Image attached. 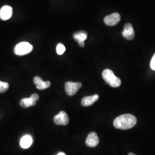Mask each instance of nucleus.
Returning <instances> with one entry per match:
<instances>
[{"label": "nucleus", "instance_id": "f257e3e1", "mask_svg": "<svg viewBox=\"0 0 155 155\" xmlns=\"http://www.w3.org/2000/svg\"><path fill=\"white\" fill-rule=\"evenodd\" d=\"M137 118L134 116L125 114L117 117L114 120L113 125L117 129L127 130L134 127L137 124Z\"/></svg>", "mask_w": 155, "mask_h": 155}, {"label": "nucleus", "instance_id": "f03ea898", "mask_svg": "<svg viewBox=\"0 0 155 155\" xmlns=\"http://www.w3.org/2000/svg\"><path fill=\"white\" fill-rule=\"evenodd\" d=\"M102 77L106 83L112 87H118L121 84V79L115 76L114 72L110 69H105L102 72Z\"/></svg>", "mask_w": 155, "mask_h": 155}, {"label": "nucleus", "instance_id": "7ed1b4c3", "mask_svg": "<svg viewBox=\"0 0 155 155\" xmlns=\"http://www.w3.org/2000/svg\"><path fill=\"white\" fill-rule=\"evenodd\" d=\"M33 50V46L28 42H21L15 46L14 52L16 55L22 56L27 55Z\"/></svg>", "mask_w": 155, "mask_h": 155}, {"label": "nucleus", "instance_id": "20e7f679", "mask_svg": "<svg viewBox=\"0 0 155 155\" xmlns=\"http://www.w3.org/2000/svg\"><path fill=\"white\" fill-rule=\"evenodd\" d=\"M82 86L81 82H67L65 83V91L68 95L72 96L76 94Z\"/></svg>", "mask_w": 155, "mask_h": 155}, {"label": "nucleus", "instance_id": "39448f33", "mask_svg": "<svg viewBox=\"0 0 155 155\" xmlns=\"http://www.w3.org/2000/svg\"><path fill=\"white\" fill-rule=\"evenodd\" d=\"M121 20V16L118 13H113L104 18V22L107 25L114 26L116 25Z\"/></svg>", "mask_w": 155, "mask_h": 155}, {"label": "nucleus", "instance_id": "423d86ee", "mask_svg": "<svg viewBox=\"0 0 155 155\" xmlns=\"http://www.w3.org/2000/svg\"><path fill=\"white\" fill-rule=\"evenodd\" d=\"M54 121L57 125H67L69 122V118L66 112L61 111L54 117Z\"/></svg>", "mask_w": 155, "mask_h": 155}, {"label": "nucleus", "instance_id": "0eeeda50", "mask_svg": "<svg viewBox=\"0 0 155 155\" xmlns=\"http://www.w3.org/2000/svg\"><path fill=\"white\" fill-rule=\"evenodd\" d=\"M122 36L125 39L131 40L134 38L135 33L133 29V26L131 24L127 23L125 25L124 31H122Z\"/></svg>", "mask_w": 155, "mask_h": 155}, {"label": "nucleus", "instance_id": "6e6552de", "mask_svg": "<svg viewBox=\"0 0 155 155\" xmlns=\"http://www.w3.org/2000/svg\"><path fill=\"white\" fill-rule=\"evenodd\" d=\"M100 140L95 132H91L89 134L86 140V144L90 147L94 148L99 144Z\"/></svg>", "mask_w": 155, "mask_h": 155}, {"label": "nucleus", "instance_id": "1a4fd4ad", "mask_svg": "<svg viewBox=\"0 0 155 155\" xmlns=\"http://www.w3.org/2000/svg\"><path fill=\"white\" fill-rule=\"evenodd\" d=\"M13 10L11 6H4L0 9V18L2 20H7L11 18Z\"/></svg>", "mask_w": 155, "mask_h": 155}, {"label": "nucleus", "instance_id": "9d476101", "mask_svg": "<svg viewBox=\"0 0 155 155\" xmlns=\"http://www.w3.org/2000/svg\"><path fill=\"white\" fill-rule=\"evenodd\" d=\"M33 82L36 85L37 89L43 90L48 89L51 86L50 81H43L42 79L38 76H36L33 78Z\"/></svg>", "mask_w": 155, "mask_h": 155}, {"label": "nucleus", "instance_id": "9b49d317", "mask_svg": "<svg viewBox=\"0 0 155 155\" xmlns=\"http://www.w3.org/2000/svg\"><path fill=\"white\" fill-rule=\"evenodd\" d=\"M73 38L77 41L81 47H84V41L87 38V33L86 31H79L74 33L73 35Z\"/></svg>", "mask_w": 155, "mask_h": 155}, {"label": "nucleus", "instance_id": "f8f14e48", "mask_svg": "<svg viewBox=\"0 0 155 155\" xmlns=\"http://www.w3.org/2000/svg\"><path fill=\"white\" fill-rule=\"evenodd\" d=\"M99 99V95L98 94H94L93 95L87 96L83 97L81 101L82 105L84 107L90 106L94 104Z\"/></svg>", "mask_w": 155, "mask_h": 155}, {"label": "nucleus", "instance_id": "ddd939ff", "mask_svg": "<svg viewBox=\"0 0 155 155\" xmlns=\"http://www.w3.org/2000/svg\"><path fill=\"white\" fill-rule=\"evenodd\" d=\"M33 139L30 135H25L20 140V146L24 149H28L32 144Z\"/></svg>", "mask_w": 155, "mask_h": 155}, {"label": "nucleus", "instance_id": "4468645a", "mask_svg": "<svg viewBox=\"0 0 155 155\" xmlns=\"http://www.w3.org/2000/svg\"><path fill=\"white\" fill-rule=\"evenodd\" d=\"M36 104V101L32 100V98H23L20 101V105L21 107L23 108H28L31 106L35 105Z\"/></svg>", "mask_w": 155, "mask_h": 155}, {"label": "nucleus", "instance_id": "2eb2a0df", "mask_svg": "<svg viewBox=\"0 0 155 155\" xmlns=\"http://www.w3.org/2000/svg\"><path fill=\"white\" fill-rule=\"evenodd\" d=\"M66 51V47L64 45L61 44V43H59L56 46V52L58 55H61L62 54H64V52Z\"/></svg>", "mask_w": 155, "mask_h": 155}, {"label": "nucleus", "instance_id": "dca6fc26", "mask_svg": "<svg viewBox=\"0 0 155 155\" xmlns=\"http://www.w3.org/2000/svg\"><path fill=\"white\" fill-rule=\"evenodd\" d=\"M9 87V85L7 82L0 81V93H3L6 91Z\"/></svg>", "mask_w": 155, "mask_h": 155}, {"label": "nucleus", "instance_id": "f3484780", "mask_svg": "<svg viewBox=\"0 0 155 155\" xmlns=\"http://www.w3.org/2000/svg\"><path fill=\"white\" fill-rule=\"evenodd\" d=\"M150 66L151 69L155 71V54L153 55V57L152 58Z\"/></svg>", "mask_w": 155, "mask_h": 155}, {"label": "nucleus", "instance_id": "a211bd4d", "mask_svg": "<svg viewBox=\"0 0 155 155\" xmlns=\"http://www.w3.org/2000/svg\"><path fill=\"white\" fill-rule=\"evenodd\" d=\"M30 98L35 101H37L39 99V95L38 94H33L30 97Z\"/></svg>", "mask_w": 155, "mask_h": 155}, {"label": "nucleus", "instance_id": "6ab92c4d", "mask_svg": "<svg viewBox=\"0 0 155 155\" xmlns=\"http://www.w3.org/2000/svg\"><path fill=\"white\" fill-rule=\"evenodd\" d=\"M57 155H66L64 153H63V152H60V153H59Z\"/></svg>", "mask_w": 155, "mask_h": 155}, {"label": "nucleus", "instance_id": "aec40b11", "mask_svg": "<svg viewBox=\"0 0 155 155\" xmlns=\"http://www.w3.org/2000/svg\"><path fill=\"white\" fill-rule=\"evenodd\" d=\"M128 155H136V154H134V153H129Z\"/></svg>", "mask_w": 155, "mask_h": 155}]
</instances>
